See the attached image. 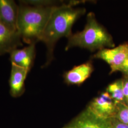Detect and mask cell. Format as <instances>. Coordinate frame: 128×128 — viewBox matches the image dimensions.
Instances as JSON below:
<instances>
[{
  "instance_id": "cell-1",
  "label": "cell",
  "mask_w": 128,
  "mask_h": 128,
  "mask_svg": "<svg viewBox=\"0 0 128 128\" xmlns=\"http://www.w3.org/2000/svg\"><path fill=\"white\" fill-rule=\"evenodd\" d=\"M74 3L57 5L51 14L40 40L47 48L45 67L53 60L54 49L57 41L62 37L68 38L72 34L74 24L86 12L85 9L74 8Z\"/></svg>"
},
{
  "instance_id": "cell-2",
  "label": "cell",
  "mask_w": 128,
  "mask_h": 128,
  "mask_svg": "<svg viewBox=\"0 0 128 128\" xmlns=\"http://www.w3.org/2000/svg\"><path fill=\"white\" fill-rule=\"evenodd\" d=\"M20 3L17 32L25 43L29 45L36 44L40 41L51 14L56 6H33Z\"/></svg>"
},
{
  "instance_id": "cell-3",
  "label": "cell",
  "mask_w": 128,
  "mask_h": 128,
  "mask_svg": "<svg viewBox=\"0 0 128 128\" xmlns=\"http://www.w3.org/2000/svg\"><path fill=\"white\" fill-rule=\"evenodd\" d=\"M68 40L66 50L76 46L94 51L115 46L112 36L98 23L92 12L87 15V22L82 31L72 34Z\"/></svg>"
},
{
  "instance_id": "cell-4",
  "label": "cell",
  "mask_w": 128,
  "mask_h": 128,
  "mask_svg": "<svg viewBox=\"0 0 128 128\" xmlns=\"http://www.w3.org/2000/svg\"><path fill=\"white\" fill-rule=\"evenodd\" d=\"M87 108L96 117L104 120L114 118L117 110L116 103L106 91L94 98Z\"/></svg>"
},
{
  "instance_id": "cell-5",
  "label": "cell",
  "mask_w": 128,
  "mask_h": 128,
  "mask_svg": "<svg viewBox=\"0 0 128 128\" xmlns=\"http://www.w3.org/2000/svg\"><path fill=\"white\" fill-rule=\"evenodd\" d=\"M128 56V44L125 43L113 48H106L99 50L93 58L102 60L110 66L112 74L118 71L120 66Z\"/></svg>"
},
{
  "instance_id": "cell-6",
  "label": "cell",
  "mask_w": 128,
  "mask_h": 128,
  "mask_svg": "<svg viewBox=\"0 0 128 128\" xmlns=\"http://www.w3.org/2000/svg\"><path fill=\"white\" fill-rule=\"evenodd\" d=\"M110 119L98 118L87 108L63 128H112Z\"/></svg>"
},
{
  "instance_id": "cell-7",
  "label": "cell",
  "mask_w": 128,
  "mask_h": 128,
  "mask_svg": "<svg viewBox=\"0 0 128 128\" xmlns=\"http://www.w3.org/2000/svg\"><path fill=\"white\" fill-rule=\"evenodd\" d=\"M18 8L12 0H0V22L12 30L17 31Z\"/></svg>"
},
{
  "instance_id": "cell-8",
  "label": "cell",
  "mask_w": 128,
  "mask_h": 128,
  "mask_svg": "<svg viewBox=\"0 0 128 128\" xmlns=\"http://www.w3.org/2000/svg\"><path fill=\"white\" fill-rule=\"evenodd\" d=\"M30 71L26 69L12 64L9 79L10 93L14 98L23 95L25 91V81Z\"/></svg>"
},
{
  "instance_id": "cell-9",
  "label": "cell",
  "mask_w": 128,
  "mask_h": 128,
  "mask_svg": "<svg viewBox=\"0 0 128 128\" xmlns=\"http://www.w3.org/2000/svg\"><path fill=\"white\" fill-rule=\"evenodd\" d=\"M10 54L12 64L30 71L36 56L35 43L30 44L22 49L16 48Z\"/></svg>"
},
{
  "instance_id": "cell-10",
  "label": "cell",
  "mask_w": 128,
  "mask_h": 128,
  "mask_svg": "<svg viewBox=\"0 0 128 128\" xmlns=\"http://www.w3.org/2000/svg\"><path fill=\"white\" fill-rule=\"evenodd\" d=\"M18 32L10 30L0 22V55L10 53L22 45Z\"/></svg>"
},
{
  "instance_id": "cell-11",
  "label": "cell",
  "mask_w": 128,
  "mask_h": 128,
  "mask_svg": "<svg viewBox=\"0 0 128 128\" xmlns=\"http://www.w3.org/2000/svg\"><path fill=\"white\" fill-rule=\"evenodd\" d=\"M94 71L90 62L76 66L64 74L65 82L68 84L80 85L89 78Z\"/></svg>"
},
{
  "instance_id": "cell-12",
  "label": "cell",
  "mask_w": 128,
  "mask_h": 128,
  "mask_svg": "<svg viewBox=\"0 0 128 128\" xmlns=\"http://www.w3.org/2000/svg\"><path fill=\"white\" fill-rule=\"evenodd\" d=\"M108 92L116 104L125 102L122 79H119L111 83L106 88Z\"/></svg>"
},
{
  "instance_id": "cell-13",
  "label": "cell",
  "mask_w": 128,
  "mask_h": 128,
  "mask_svg": "<svg viewBox=\"0 0 128 128\" xmlns=\"http://www.w3.org/2000/svg\"><path fill=\"white\" fill-rule=\"evenodd\" d=\"M116 104L117 110L114 118L120 122L128 125V105L124 103Z\"/></svg>"
},
{
  "instance_id": "cell-14",
  "label": "cell",
  "mask_w": 128,
  "mask_h": 128,
  "mask_svg": "<svg viewBox=\"0 0 128 128\" xmlns=\"http://www.w3.org/2000/svg\"><path fill=\"white\" fill-rule=\"evenodd\" d=\"M122 79L123 90L125 104L128 105V76H126Z\"/></svg>"
},
{
  "instance_id": "cell-15",
  "label": "cell",
  "mask_w": 128,
  "mask_h": 128,
  "mask_svg": "<svg viewBox=\"0 0 128 128\" xmlns=\"http://www.w3.org/2000/svg\"><path fill=\"white\" fill-rule=\"evenodd\" d=\"M110 120L112 128H128V125L120 122L115 118H112Z\"/></svg>"
},
{
  "instance_id": "cell-16",
  "label": "cell",
  "mask_w": 128,
  "mask_h": 128,
  "mask_svg": "<svg viewBox=\"0 0 128 128\" xmlns=\"http://www.w3.org/2000/svg\"><path fill=\"white\" fill-rule=\"evenodd\" d=\"M118 71H120L124 74L125 76H128V56L124 61L118 69Z\"/></svg>"
},
{
  "instance_id": "cell-17",
  "label": "cell",
  "mask_w": 128,
  "mask_h": 128,
  "mask_svg": "<svg viewBox=\"0 0 128 128\" xmlns=\"http://www.w3.org/2000/svg\"></svg>"
}]
</instances>
